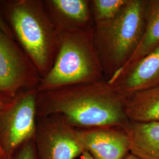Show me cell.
<instances>
[{
    "mask_svg": "<svg viewBox=\"0 0 159 159\" xmlns=\"http://www.w3.org/2000/svg\"><path fill=\"white\" fill-rule=\"evenodd\" d=\"M159 44V0H148L146 27L142 39L136 51L122 68L145 56Z\"/></svg>",
    "mask_w": 159,
    "mask_h": 159,
    "instance_id": "4fadbf2b",
    "label": "cell"
},
{
    "mask_svg": "<svg viewBox=\"0 0 159 159\" xmlns=\"http://www.w3.org/2000/svg\"><path fill=\"white\" fill-rule=\"evenodd\" d=\"M57 33V54L37 87V93L106 79L95 44L94 26Z\"/></svg>",
    "mask_w": 159,
    "mask_h": 159,
    "instance_id": "7a4b0ae2",
    "label": "cell"
},
{
    "mask_svg": "<svg viewBox=\"0 0 159 159\" xmlns=\"http://www.w3.org/2000/svg\"><path fill=\"white\" fill-rule=\"evenodd\" d=\"M7 159H39L34 139L24 143Z\"/></svg>",
    "mask_w": 159,
    "mask_h": 159,
    "instance_id": "9a60e30c",
    "label": "cell"
},
{
    "mask_svg": "<svg viewBox=\"0 0 159 159\" xmlns=\"http://www.w3.org/2000/svg\"><path fill=\"white\" fill-rule=\"evenodd\" d=\"M125 111L131 121H159V85L126 98Z\"/></svg>",
    "mask_w": 159,
    "mask_h": 159,
    "instance_id": "7c38bea8",
    "label": "cell"
},
{
    "mask_svg": "<svg viewBox=\"0 0 159 159\" xmlns=\"http://www.w3.org/2000/svg\"><path fill=\"white\" fill-rule=\"evenodd\" d=\"M37 94L36 88L19 93L0 111V146L7 158L34 138Z\"/></svg>",
    "mask_w": 159,
    "mask_h": 159,
    "instance_id": "5b68a950",
    "label": "cell"
},
{
    "mask_svg": "<svg viewBox=\"0 0 159 159\" xmlns=\"http://www.w3.org/2000/svg\"><path fill=\"white\" fill-rule=\"evenodd\" d=\"M148 0H129L119 14L94 25V41L106 79H110L127 63L142 39Z\"/></svg>",
    "mask_w": 159,
    "mask_h": 159,
    "instance_id": "3957f363",
    "label": "cell"
},
{
    "mask_svg": "<svg viewBox=\"0 0 159 159\" xmlns=\"http://www.w3.org/2000/svg\"><path fill=\"white\" fill-rule=\"evenodd\" d=\"M129 0H93L91 8L94 25L107 23L116 17Z\"/></svg>",
    "mask_w": 159,
    "mask_h": 159,
    "instance_id": "5bb4252c",
    "label": "cell"
},
{
    "mask_svg": "<svg viewBox=\"0 0 159 159\" xmlns=\"http://www.w3.org/2000/svg\"><path fill=\"white\" fill-rule=\"evenodd\" d=\"M126 98L107 79L38 93L37 117L58 115L78 129L123 127Z\"/></svg>",
    "mask_w": 159,
    "mask_h": 159,
    "instance_id": "6da1fadb",
    "label": "cell"
},
{
    "mask_svg": "<svg viewBox=\"0 0 159 159\" xmlns=\"http://www.w3.org/2000/svg\"><path fill=\"white\" fill-rule=\"evenodd\" d=\"M34 143L39 159H74L85 150L79 129L62 117H37Z\"/></svg>",
    "mask_w": 159,
    "mask_h": 159,
    "instance_id": "8992f818",
    "label": "cell"
},
{
    "mask_svg": "<svg viewBox=\"0 0 159 159\" xmlns=\"http://www.w3.org/2000/svg\"><path fill=\"white\" fill-rule=\"evenodd\" d=\"M43 2L18 0L10 6L13 31L41 78L51 69L57 51L58 33Z\"/></svg>",
    "mask_w": 159,
    "mask_h": 159,
    "instance_id": "277c9868",
    "label": "cell"
},
{
    "mask_svg": "<svg viewBox=\"0 0 159 159\" xmlns=\"http://www.w3.org/2000/svg\"><path fill=\"white\" fill-rule=\"evenodd\" d=\"M41 79L13 39L0 31V93L12 99L24 88H37Z\"/></svg>",
    "mask_w": 159,
    "mask_h": 159,
    "instance_id": "52a82bcc",
    "label": "cell"
},
{
    "mask_svg": "<svg viewBox=\"0 0 159 159\" xmlns=\"http://www.w3.org/2000/svg\"><path fill=\"white\" fill-rule=\"evenodd\" d=\"M84 150L94 159H123L130 152V142L122 127H102L79 129Z\"/></svg>",
    "mask_w": 159,
    "mask_h": 159,
    "instance_id": "9c48e42d",
    "label": "cell"
},
{
    "mask_svg": "<svg viewBox=\"0 0 159 159\" xmlns=\"http://www.w3.org/2000/svg\"><path fill=\"white\" fill-rule=\"evenodd\" d=\"M0 31L13 39L11 30L7 25V24L5 23L3 18L1 14V12H0Z\"/></svg>",
    "mask_w": 159,
    "mask_h": 159,
    "instance_id": "2e32d148",
    "label": "cell"
},
{
    "mask_svg": "<svg viewBox=\"0 0 159 159\" xmlns=\"http://www.w3.org/2000/svg\"><path fill=\"white\" fill-rule=\"evenodd\" d=\"M0 159H7L6 154L3 152L1 146H0Z\"/></svg>",
    "mask_w": 159,
    "mask_h": 159,
    "instance_id": "ffe728a7",
    "label": "cell"
},
{
    "mask_svg": "<svg viewBox=\"0 0 159 159\" xmlns=\"http://www.w3.org/2000/svg\"><path fill=\"white\" fill-rule=\"evenodd\" d=\"M125 98L159 85V44L147 55L108 80Z\"/></svg>",
    "mask_w": 159,
    "mask_h": 159,
    "instance_id": "ba28073f",
    "label": "cell"
},
{
    "mask_svg": "<svg viewBox=\"0 0 159 159\" xmlns=\"http://www.w3.org/2000/svg\"><path fill=\"white\" fill-rule=\"evenodd\" d=\"M123 159H140L133 154H128Z\"/></svg>",
    "mask_w": 159,
    "mask_h": 159,
    "instance_id": "d6986e66",
    "label": "cell"
},
{
    "mask_svg": "<svg viewBox=\"0 0 159 159\" xmlns=\"http://www.w3.org/2000/svg\"><path fill=\"white\" fill-rule=\"evenodd\" d=\"M11 99L8 98L0 93V111L4 108Z\"/></svg>",
    "mask_w": 159,
    "mask_h": 159,
    "instance_id": "e0dca14e",
    "label": "cell"
},
{
    "mask_svg": "<svg viewBox=\"0 0 159 159\" xmlns=\"http://www.w3.org/2000/svg\"><path fill=\"white\" fill-rule=\"evenodd\" d=\"M81 159H94L88 152L85 151L81 155Z\"/></svg>",
    "mask_w": 159,
    "mask_h": 159,
    "instance_id": "ac0fdd59",
    "label": "cell"
},
{
    "mask_svg": "<svg viewBox=\"0 0 159 159\" xmlns=\"http://www.w3.org/2000/svg\"><path fill=\"white\" fill-rule=\"evenodd\" d=\"M130 142V152L140 159H159V121H130L122 127Z\"/></svg>",
    "mask_w": 159,
    "mask_h": 159,
    "instance_id": "8fae6325",
    "label": "cell"
},
{
    "mask_svg": "<svg viewBox=\"0 0 159 159\" xmlns=\"http://www.w3.org/2000/svg\"><path fill=\"white\" fill-rule=\"evenodd\" d=\"M46 10L57 31H75L93 25L91 1L48 0Z\"/></svg>",
    "mask_w": 159,
    "mask_h": 159,
    "instance_id": "30bf717a",
    "label": "cell"
}]
</instances>
